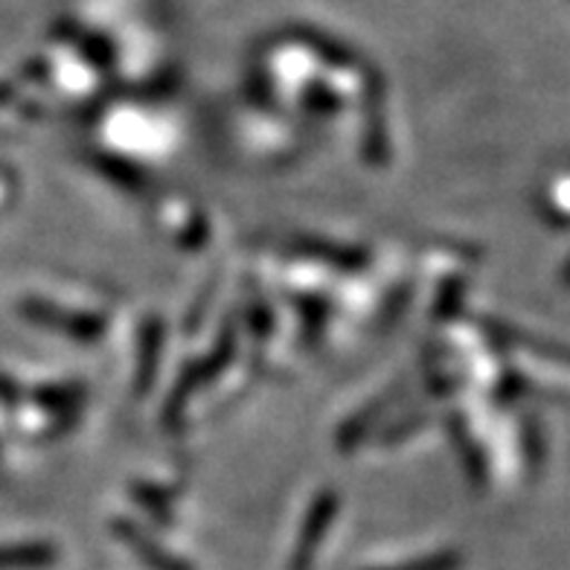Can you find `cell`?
I'll list each match as a JSON object with an SVG mask.
<instances>
[{"mask_svg":"<svg viewBox=\"0 0 570 570\" xmlns=\"http://www.w3.org/2000/svg\"><path fill=\"white\" fill-rule=\"evenodd\" d=\"M330 512H332L330 498H326V501H323L315 512H312V518H308L312 524L306 527L301 550H297V556H294V570H308V564H312V556H315L317 544H321V539H323V530H326V524H330Z\"/></svg>","mask_w":570,"mask_h":570,"instance_id":"cell-1","label":"cell"},{"mask_svg":"<svg viewBox=\"0 0 570 570\" xmlns=\"http://www.w3.org/2000/svg\"><path fill=\"white\" fill-rule=\"evenodd\" d=\"M399 570H458V556H451V553L431 556V559L405 564V568H399Z\"/></svg>","mask_w":570,"mask_h":570,"instance_id":"cell-2","label":"cell"}]
</instances>
